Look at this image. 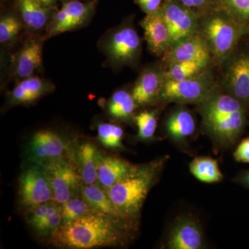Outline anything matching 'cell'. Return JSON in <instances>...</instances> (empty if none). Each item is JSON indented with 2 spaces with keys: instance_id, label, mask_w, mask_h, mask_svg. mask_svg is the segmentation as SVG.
<instances>
[{
  "instance_id": "obj_15",
  "label": "cell",
  "mask_w": 249,
  "mask_h": 249,
  "mask_svg": "<svg viewBox=\"0 0 249 249\" xmlns=\"http://www.w3.org/2000/svg\"><path fill=\"white\" fill-rule=\"evenodd\" d=\"M209 50L207 44L199 36H190L177 44L166 55V60L172 64L183 61L208 63Z\"/></svg>"
},
{
  "instance_id": "obj_30",
  "label": "cell",
  "mask_w": 249,
  "mask_h": 249,
  "mask_svg": "<svg viewBox=\"0 0 249 249\" xmlns=\"http://www.w3.org/2000/svg\"><path fill=\"white\" fill-rule=\"evenodd\" d=\"M138 127V137L142 140H148L155 135L157 119L154 111H144L135 118Z\"/></svg>"
},
{
  "instance_id": "obj_2",
  "label": "cell",
  "mask_w": 249,
  "mask_h": 249,
  "mask_svg": "<svg viewBox=\"0 0 249 249\" xmlns=\"http://www.w3.org/2000/svg\"><path fill=\"white\" fill-rule=\"evenodd\" d=\"M201 106L203 123L214 142L223 145L233 143L245 128V109L234 96L213 94Z\"/></svg>"
},
{
  "instance_id": "obj_35",
  "label": "cell",
  "mask_w": 249,
  "mask_h": 249,
  "mask_svg": "<svg viewBox=\"0 0 249 249\" xmlns=\"http://www.w3.org/2000/svg\"><path fill=\"white\" fill-rule=\"evenodd\" d=\"M142 9L147 14L155 12L160 8L161 0H137Z\"/></svg>"
},
{
  "instance_id": "obj_32",
  "label": "cell",
  "mask_w": 249,
  "mask_h": 249,
  "mask_svg": "<svg viewBox=\"0 0 249 249\" xmlns=\"http://www.w3.org/2000/svg\"><path fill=\"white\" fill-rule=\"evenodd\" d=\"M231 16L240 21H249V0H221Z\"/></svg>"
},
{
  "instance_id": "obj_8",
  "label": "cell",
  "mask_w": 249,
  "mask_h": 249,
  "mask_svg": "<svg viewBox=\"0 0 249 249\" xmlns=\"http://www.w3.org/2000/svg\"><path fill=\"white\" fill-rule=\"evenodd\" d=\"M204 33L211 48L218 56L227 55L240 37L235 24L222 17L210 19L205 24Z\"/></svg>"
},
{
  "instance_id": "obj_20",
  "label": "cell",
  "mask_w": 249,
  "mask_h": 249,
  "mask_svg": "<svg viewBox=\"0 0 249 249\" xmlns=\"http://www.w3.org/2000/svg\"><path fill=\"white\" fill-rule=\"evenodd\" d=\"M163 82L160 73L155 71L144 72L132 91V96L137 105L150 104L158 97L161 91Z\"/></svg>"
},
{
  "instance_id": "obj_4",
  "label": "cell",
  "mask_w": 249,
  "mask_h": 249,
  "mask_svg": "<svg viewBox=\"0 0 249 249\" xmlns=\"http://www.w3.org/2000/svg\"><path fill=\"white\" fill-rule=\"evenodd\" d=\"M21 204L31 210L53 200V191L43 165L31 163L19 179Z\"/></svg>"
},
{
  "instance_id": "obj_21",
  "label": "cell",
  "mask_w": 249,
  "mask_h": 249,
  "mask_svg": "<svg viewBox=\"0 0 249 249\" xmlns=\"http://www.w3.org/2000/svg\"><path fill=\"white\" fill-rule=\"evenodd\" d=\"M50 85L38 77H29L20 82L10 93L13 104H25L35 101L50 89Z\"/></svg>"
},
{
  "instance_id": "obj_27",
  "label": "cell",
  "mask_w": 249,
  "mask_h": 249,
  "mask_svg": "<svg viewBox=\"0 0 249 249\" xmlns=\"http://www.w3.org/2000/svg\"><path fill=\"white\" fill-rule=\"evenodd\" d=\"M62 206V224H67L84 214L97 212L90 206L82 196L80 198L73 197Z\"/></svg>"
},
{
  "instance_id": "obj_38",
  "label": "cell",
  "mask_w": 249,
  "mask_h": 249,
  "mask_svg": "<svg viewBox=\"0 0 249 249\" xmlns=\"http://www.w3.org/2000/svg\"><path fill=\"white\" fill-rule=\"evenodd\" d=\"M37 1L44 5H49L52 4L54 0H37Z\"/></svg>"
},
{
  "instance_id": "obj_22",
  "label": "cell",
  "mask_w": 249,
  "mask_h": 249,
  "mask_svg": "<svg viewBox=\"0 0 249 249\" xmlns=\"http://www.w3.org/2000/svg\"><path fill=\"white\" fill-rule=\"evenodd\" d=\"M23 21L29 29L40 30L45 27L49 18V9L37 0H19Z\"/></svg>"
},
{
  "instance_id": "obj_19",
  "label": "cell",
  "mask_w": 249,
  "mask_h": 249,
  "mask_svg": "<svg viewBox=\"0 0 249 249\" xmlns=\"http://www.w3.org/2000/svg\"><path fill=\"white\" fill-rule=\"evenodd\" d=\"M229 86L234 97L240 101H249V55H242L232 64Z\"/></svg>"
},
{
  "instance_id": "obj_11",
  "label": "cell",
  "mask_w": 249,
  "mask_h": 249,
  "mask_svg": "<svg viewBox=\"0 0 249 249\" xmlns=\"http://www.w3.org/2000/svg\"><path fill=\"white\" fill-rule=\"evenodd\" d=\"M89 14V6L78 1L67 2L54 16L49 35L55 36L80 27Z\"/></svg>"
},
{
  "instance_id": "obj_9",
  "label": "cell",
  "mask_w": 249,
  "mask_h": 249,
  "mask_svg": "<svg viewBox=\"0 0 249 249\" xmlns=\"http://www.w3.org/2000/svg\"><path fill=\"white\" fill-rule=\"evenodd\" d=\"M170 36V45H177L191 36L196 27V17L189 10L170 2L160 9Z\"/></svg>"
},
{
  "instance_id": "obj_29",
  "label": "cell",
  "mask_w": 249,
  "mask_h": 249,
  "mask_svg": "<svg viewBox=\"0 0 249 249\" xmlns=\"http://www.w3.org/2000/svg\"><path fill=\"white\" fill-rule=\"evenodd\" d=\"M207 63L202 62L183 61L173 63L167 72V80H183L193 78L206 67Z\"/></svg>"
},
{
  "instance_id": "obj_23",
  "label": "cell",
  "mask_w": 249,
  "mask_h": 249,
  "mask_svg": "<svg viewBox=\"0 0 249 249\" xmlns=\"http://www.w3.org/2000/svg\"><path fill=\"white\" fill-rule=\"evenodd\" d=\"M166 127L171 138L181 142L194 133L196 122L189 111L180 109L170 116Z\"/></svg>"
},
{
  "instance_id": "obj_17",
  "label": "cell",
  "mask_w": 249,
  "mask_h": 249,
  "mask_svg": "<svg viewBox=\"0 0 249 249\" xmlns=\"http://www.w3.org/2000/svg\"><path fill=\"white\" fill-rule=\"evenodd\" d=\"M42 46L37 40H30L24 45L14 61V73L19 78H29L42 63Z\"/></svg>"
},
{
  "instance_id": "obj_36",
  "label": "cell",
  "mask_w": 249,
  "mask_h": 249,
  "mask_svg": "<svg viewBox=\"0 0 249 249\" xmlns=\"http://www.w3.org/2000/svg\"><path fill=\"white\" fill-rule=\"evenodd\" d=\"M183 6L187 7H200L206 2V0H179Z\"/></svg>"
},
{
  "instance_id": "obj_10",
  "label": "cell",
  "mask_w": 249,
  "mask_h": 249,
  "mask_svg": "<svg viewBox=\"0 0 249 249\" xmlns=\"http://www.w3.org/2000/svg\"><path fill=\"white\" fill-rule=\"evenodd\" d=\"M204 239L199 224L191 217L177 220L168 237L167 247L170 249L203 248Z\"/></svg>"
},
{
  "instance_id": "obj_5",
  "label": "cell",
  "mask_w": 249,
  "mask_h": 249,
  "mask_svg": "<svg viewBox=\"0 0 249 249\" xmlns=\"http://www.w3.org/2000/svg\"><path fill=\"white\" fill-rule=\"evenodd\" d=\"M41 165L48 176L55 202L64 204L81 191L80 182L83 180L79 171L64 157Z\"/></svg>"
},
{
  "instance_id": "obj_34",
  "label": "cell",
  "mask_w": 249,
  "mask_h": 249,
  "mask_svg": "<svg viewBox=\"0 0 249 249\" xmlns=\"http://www.w3.org/2000/svg\"><path fill=\"white\" fill-rule=\"evenodd\" d=\"M234 158L241 163H249V137L242 141L233 154Z\"/></svg>"
},
{
  "instance_id": "obj_12",
  "label": "cell",
  "mask_w": 249,
  "mask_h": 249,
  "mask_svg": "<svg viewBox=\"0 0 249 249\" xmlns=\"http://www.w3.org/2000/svg\"><path fill=\"white\" fill-rule=\"evenodd\" d=\"M140 45L137 31L132 28H124L111 36L107 43V52L116 61H131L139 53Z\"/></svg>"
},
{
  "instance_id": "obj_6",
  "label": "cell",
  "mask_w": 249,
  "mask_h": 249,
  "mask_svg": "<svg viewBox=\"0 0 249 249\" xmlns=\"http://www.w3.org/2000/svg\"><path fill=\"white\" fill-rule=\"evenodd\" d=\"M67 148L66 142L58 134L49 130L39 131L28 143L26 156L30 163L44 164L64 157Z\"/></svg>"
},
{
  "instance_id": "obj_1",
  "label": "cell",
  "mask_w": 249,
  "mask_h": 249,
  "mask_svg": "<svg viewBox=\"0 0 249 249\" xmlns=\"http://www.w3.org/2000/svg\"><path fill=\"white\" fill-rule=\"evenodd\" d=\"M131 228L106 214L91 213L61 224L50 236V242L65 249L119 247L127 240V232Z\"/></svg>"
},
{
  "instance_id": "obj_3",
  "label": "cell",
  "mask_w": 249,
  "mask_h": 249,
  "mask_svg": "<svg viewBox=\"0 0 249 249\" xmlns=\"http://www.w3.org/2000/svg\"><path fill=\"white\" fill-rule=\"evenodd\" d=\"M164 162L163 158L139 165L127 177L106 189L112 202L131 222L138 218L142 204L157 181Z\"/></svg>"
},
{
  "instance_id": "obj_26",
  "label": "cell",
  "mask_w": 249,
  "mask_h": 249,
  "mask_svg": "<svg viewBox=\"0 0 249 249\" xmlns=\"http://www.w3.org/2000/svg\"><path fill=\"white\" fill-rule=\"evenodd\" d=\"M62 221L61 204L53 201L44 217L33 228L40 236H51L61 225Z\"/></svg>"
},
{
  "instance_id": "obj_31",
  "label": "cell",
  "mask_w": 249,
  "mask_h": 249,
  "mask_svg": "<svg viewBox=\"0 0 249 249\" xmlns=\"http://www.w3.org/2000/svg\"><path fill=\"white\" fill-rule=\"evenodd\" d=\"M21 30V24L14 16H7L0 22V42L6 43L14 40Z\"/></svg>"
},
{
  "instance_id": "obj_37",
  "label": "cell",
  "mask_w": 249,
  "mask_h": 249,
  "mask_svg": "<svg viewBox=\"0 0 249 249\" xmlns=\"http://www.w3.org/2000/svg\"><path fill=\"white\" fill-rule=\"evenodd\" d=\"M240 181L242 184L249 188V170L241 176Z\"/></svg>"
},
{
  "instance_id": "obj_33",
  "label": "cell",
  "mask_w": 249,
  "mask_h": 249,
  "mask_svg": "<svg viewBox=\"0 0 249 249\" xmlns=\"http://www.w3.org/2000/svg\"><path fill=\"white\" fill-rule=\"evenodd\" d=\"M53 201H49V202L45 203V204H41L37 207L29 210L27 221L31 227H35L36 224L44 217Z\"/></svg>"
},
{
  "instance_id": "obj_7",
  "label": "cell",
  "mask_w": 249,
  "mask_h": 249,
  "mask_svg": "<svg viewBox=\"0 0 249 249\" xmlns=\"http://www.w3.org/2000/svg\"><path fill=\"white\" fill-rule=\"evenodd\" d=\"M213 93L206 82L188 78L183 80H167L162 86L160 97L169 102L202 103Z\"/></svg>"
},
{
  "instance_id": "obj_18",
  "label": "cell",
  "mask_w": 249,
  "mask_h": 249,
  "mask_svg": "<svg viewBox=\"0 0 249 249\" xmlns=\"http://www.w3.org/2000/svg\"><path fill=\"white\" fill-rule=\"evenodd\" d=\"M100 155L101 152L91 142H84L77 149L76 163L85 186L93 184L98 180Z\"/></svg>"
},
{
  "instance_id": "obj_13",
  "label": "cell",
  "mask_w": 249,
  "mask_h": 249,
  "mask_svg": "<svg viewBox=\"0 0 249 249\" xmlns=\"http://www.w3.org/2000/svg\"><path fill=\"white\" fill-rule=\"evenodd\" d=\"M149 48L160 54L170 45V36L160 9L147 15L142 22Z\"/></svg>"
},
{
  "instance_id": "obj_16",
  "label": "cell",
  "mask_w": 249,
  "mask_h": 249,
  "mask_svg": "<svg viewBox=\"0 0 249 249\" xmlns=\"http://www.w3.org/2000/svg\"><path fill=\"white\" fill-rule=\"evenodd\" d=\"M81 195L95 211L118 219L132 227V222L118 209L108 196L107 192L101 187L96 186L94 183L86 185L82 188Z\"/></svg>"
},
{
  "instance_id": "obj_14",
  "label": "cell",
  "mask_w": 249,
  "mask_h": 249,
  "mask_svg": "<svg viewBox=\"0 0 249 249\" xmlns=\"http://www.w3.org/2000/svg\"><path fill=\"white\" fill-rule=\"evenodd\" d=\"M138 166L122 159L103 156L101 153L98 165V181L107 189L132 173Z\"/></svg>"
},
{
  "instance_id": "obj_25",
  "label": "cell",
  "mask_w": 249,
  "mask_h": 249,
  "mask_svg": "<svg viewBox=\"0 0 249 249\" xmlns=\"http://www.w3.org/2000/svg\"><path fill=\"white\" fill-rule=\"evenodd\" d=\"M136 105L137 103L132 94L127 91L120 90L111 96L108 104V111L113 117L124 120L131 117Z\"/></svg>"
},
{
  "instance_id": "obj_28",
  "label": "cell",
  "mask_w": 249,
  "mask_h": 249,
  "mask_svg": "<svg viewBox=\"0 0 249 249\" xmlns=\"http://www.w3.org/2000/svg\"><path fill=\"white\" fill-rule=\"evenodd\" d=\"M123 137L124 130L119 126L111 124H102L98 125V140L107 148H123Z\"/></svg>"
},
{
  "instance_id": "obj_24",
  "label": "cell",
  "mask_w": 249,
  "mask_h": 249,
  "mask_svg": "<svg viewBox=\"0 0 249 249\" xmlns=\"http://www.w3.org/2000/svg\"><path fill=\"white\" fill-rule=\"evenodd\" d=\"M190 171L193 176L204 183L219 182L223 178L217 160L211 157H196L190 164Z\"/></svg>"
}]
</instances>
